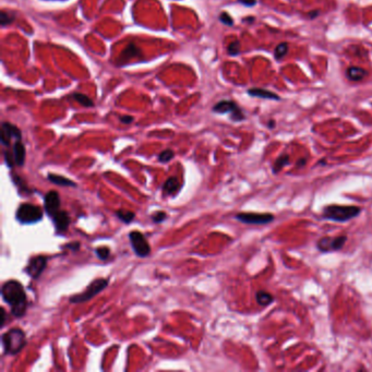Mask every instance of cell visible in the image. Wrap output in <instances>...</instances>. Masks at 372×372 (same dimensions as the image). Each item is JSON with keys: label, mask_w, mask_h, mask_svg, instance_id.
I'll return each instance as SVG.
<instances>
[{"label": "cell", "mask_w": 372, "mask_h": 372, "mask_svg": "<svg viewBox=\"0 0 372 372\" xmlns=\"http://www.w3.org/2000/svg\"><path fill=\"white\" fill-rule=\"evenodd\" d=\"M2 299L11 308V314L15 318H22L26 314L27 298L24 288L20 282L10 280L1 287Z\"/></svg>", "instance_id": "6da1fadb"}, {"label": "cell", "mask_w": 372, "mask_h": 372, "mask_svg": "<svg viewBox=\"0 0 372 372\" xmlns=\"http://www.w3.org/2000/svg\"><path fill=\"white\" fill-rule=\"evenodd\" d=\"M360 213H362V209L356 205L330 204L324 206L322 211V217L329 221L345 223L357 217Z\"/></svg>", "instance_id": "7a4b0ae2"}, {"label": "cell", "mask_w": 372, "mask_h": 372, "mask_svg": "<svg viewBox=\"0 0 372 372\" xmlns=\"http://www.w3.org/2000/svg\"><path fill=\"white\" fill-rule=\"evenodd\" d=\"M1 343L5 355H16L26 345L25 333L21 329H11L1 336Z\"/></svg>", "instance_id": "3957f363"}, {"label": "cell", "mask_w": 372, "mask_h": 372, "mask_svg": "<svg viewBox=\"0 0 372 372\" xmlns=\"http://www.w3.org/2000/svg\"><path fill=\"white\" fill-rule=\"evenodd\" d=\"M15 217L21 224L31 225L43 220V210L32 203H23L17 209Z\"/></svg>", "instance_id": "277c9868"}, {"label": "cell", "mask_w": 372, "mask_h": 372, "mask_svg": "<svg viewBox=\"0 0 372 372\" xmlns=\"http://www.w3.org/2000/svg\"><path fill=\"white\" fill-rule=\"evenodd\" d=\"M108 285V280L106 279H96L94 280L88 287L85 289L83 293L73 295L70 297L69 301L71 304H83L86 301L91 300L93 297H95L100 292H103L104 289Z\"/></svg>", "instance_id": "5b68a950"}, {"label": "cell", "mask_w": 372, "mask_h": 372, "mask_svg": "<svg viewBox=\"0 0 372 372\" xmlns=\"http://www.w3.org/2000/svg\"><path fill=\"white\" fill-rule=\"evenodd\" d=\"M213 111L217 114H230L233 121H241L245 119V114L239 106L233 100H221L214 105Z\"/></svg>", "instance_id": "8992f818"}, {"label": "cell", "mask_w": 372, "mask_h": 372, "mask_svg": "<svg viewBox=\"0 0 372 372\" xmlns=\"http://www.w3.org/2000/svg\"><path fill=\"white\" fill-rule=\"evenodd\" d=\"M236 220L249 225H267L275 220L272 213H255V212H241L236 215Z\"/></svg>", "instance_id": "52a82bcc"}, {"label": "cell", "mask_w": 372, "mask_h": 372, "mask_svg": "<svg viewBox=\"0 0 372 372\" xmlns=\"http://www.w3.org/2000/svg\"><path fill=\"white\" fill-rule=\"evenodd\" d=\"M130 244H131L132 249L135 255L140 258H145L151 253V246L147 243L145 236L139 232V230H133L129 234Z\"/></svg>", "instance_id": "ba28073f"}, {"label": "cell", "mask_w": 372, "mask_h": 372, "mask_svg": "<svg viewBox=\"0 0 372 372\" xmlns=\"http://www.w3.org/2000/svg\"><path fill=\"white\" fill-rule=\"evenodd\" d=\"M347 241V236L345 235H340L336 237H323L318 240L317 248L318 250L323 253L327 252H333V251H339L343 248Z\"/></svg>", "instance_id": "9c48e42d"}, {"label": "cell", "mask_w": 372, "mask_h": 372, "mask_svg": "<svg viewBox=\"0 0 372 372\" xmlns=\"http://www.w3.org/2000/svg\"><path fill=\"white\" fill-rule=\"evenodd\" d=\"M47 257L44 256H36L33 257L31 260H29L26 268H25V272L27 273L28 276H31L33 280H36L44 272V270L47 265Z\"/></svg>", "instance_id": "30bf717a"}, {"label": "cell", "mask_w": 372, "mask_h": 372, "mask_svg": "<svg viewBox=\"0 0 372 372\" xmlns=\"http://www.w3.org/2000/svg\"><path fill=\"white\" fill-rule=\"evenodd\" d=\"M22 138V133L21 130L17 128L16 126L12 125L10 122H2L1 125V134H0V141H1V144L4 147H9L10 146V141L11 139H15V140H21Z\"/></svg>", "instance_id": "8fae6325"}, {"label": "cell", "mask_w": 372, "mask_h": 372, "mask_svg": "<svg viewBox=\"0 0 372 372\" xmlns=\"http://www.w3.org/2000/svg\"><path fill=\"white\" fill-rule=\"evenodd\" d=\"M60 206V197L57 191H49L46 193L44 198V209L47 215L50 217L54 216L59 211Z\"/></svg>", "instance_id": "7c38bea8"}, {"label": "cell", "mask_w": 372, "mask_h": 372, "mask_svg": "<svg viewBox=\"0 0 372 372\" xmlns=\"http://www.w3.org/2000/svg\"><path fill=\"white\" fill-rule=\"evenodd\" d=\"M51 218L58 233H64L69 228L70 217L66 211L59 210Z\"/></svg>", "instance_id": "4fadbf2b"}, {"label": "cell", "mask_w": 372, "mask_h": 372, "mask_svg": "<svg viewBox=\"0 0 372 372\" xmlns=\"http://www.w3.org/2000/svg\"><path fill=\"white\" fill-rule=\"evenodd\" d=\"M12 153L14 156L15 165H17V166H23V164L25 162V147L21 142V140H15Z\"/></svg>", "instance_id": "5bb4252c"}, {"label": "cell", "mask_w": 372, "mask_h": 372, "mask_svg": "<svg viewBox=\"0 0 372 372\" xmlns=\"http://www.w3.org/2000/svg\"><path fill=\"white\" fill-rule=\"evenodd\" d=\"M346 75H347V78L350 79L351 81L359 82V81H363L364 79L367 78V76H368V71L366 69H364V68L353 66V67H350V68L347 69Z\"/></svg>", "instance_id": "9a60e30c"}, {"label": "cell", "mask_w": 372, "mask_h": 372, "mask_svg": "<svg viewBox=\"0 0 372 372\" xmlns=\"http://www.w3.org/2000/svg\"><path fill=\"white\" fill-rule=\"evenodd\" d=\"M248 94H249V95H251V96H253V97L280 100V96L277 95V94L271 92V91H268V90H264V88H258V87L250 88V90L248 91Z\"/></svg>", "instance_id": "2e32d148"}, {"label": "cell", "mask_w": 372, "mask_h": 372, "mask_svg": "<svg viewBox=\"0 0 372 372\" xmlns=\"http://www.w3.org/2000/svg\"><path fill=\"white\" fill-rule=\"evenodd\" d=\"M180 184L176 177H169V178L164 182L163 185V192L166 196H173L177 191L179 190Z\"/></svg>", "instance_id": "e0dca14e"}, {"label": "cell", "mask_w": 372, "mask_h": 372, "mask_svg": "<svg viewBox=\"0 0 372 372\" xmlns=\"http://www.w3.org/2000/svg\"><path fill=\"white\" fill-rule=\"evenodd\" d=\"M47 178L52 184H55L57 186H61V187H75L76 184L71 179L67 178V177L61 176V175H56V174H48Z\"/></svg>", "instance_id": "ac0fdd59"}, {"label": "cell", "mask_w": 372, "mask_h": 372, "mask_svg": "<svg viewBox=\"0 0 372 372\" xmlns=\"http://www.w3.org/2000/svg\"><path fill=\"white\" fill-rule=\"evenodd\" d=\"M140 55H141L140 54V49L138 48V47L135 46L134 44H129L126 47V49L121 52V56H120L119 61H121V60L128 61V60H130V59H132L134 57H139Z\"/></svg>", "instance_id": "d6986e66"}, {"label": "cell", "mask_w": 372, "mask_h": 372, "mask_svg": "<svg viewBox=\"0 0 372 372\" xmlns=\"http://www.w3.org/2000/svg\"><path fill=\"white\" fill-rule=\"evenodd\" d=\"M256 300L258 305L262 307L270 306L274 301V297L267 291H259L256 294Z\"/></svg>", "instance_id": "ffe728a7"}, {"label": "cell", "mask_w": 372, "mask_h": 372, "mask_svg": "<svg viewBox=\"0 0 372 372\" xmlns=\"http://www.w3.org/2000/svg\"><path fill=\"white\" fill-rule=\"evenodd\" d=\"M289 163H291V157H289V155H287V154L280 155L279 157L275 159V162L273 164V167H272L273 173L274 174L280 173L283 168L288 166Z\"/></svg>", "instance_id": "44dd1931"}, {"label": "cell", "mask_w": 372, "mask_h": 372, "mask_svg": "<svg viewBox=\"0 0 372 372\" xmlns=\"http://www.w3.org/2000/svg\"><path fill=\"white\" fill-rule=\"evenodd\" d=\"M70 97L73 98L74 100H76V102L81 104L82 106H84V107H93V106H94L93 100L87 95H85V94L72 93L71 95H70Z\"/></svg>", "instance_id": "7402d4cb"}, {"label": "cell", "mask_w": 372, "mask_h": 372, "mask_svg": "<svg viewBox=\"0 0 372 372\" xmlns=\"http://www.w3.org/2000/svg\"><path fill=\"white\" fill-rule=\"evenodd\" d=\"M116 216L119 218L120 221H122L125 224L131 223L134 220L135 214L131 211H127V210H118L116 211Z\"/></svg>", "instance_id": "603a6c76"}, {"label": "cell", "mask_w": 372, "mask_h": 372, "mask_svg": "<svg viewBox=\"0 0 372 372\" xmlns=\"http://www.w3.org/2000/svg\"><path fill=\"white\" fill-rule=\"evenodd\" d=\"M14 20H15V14L13 12H10V11L8 12V11L2 10L1 13H0V25H1L2 27L11 24V23H12Z\"/></svg>", "instance_id": "cb8c5ba5"}, {"label": "cell", "mask_w": 372, "mask_h": 372, "mask_svg": "<svg viewBox=\"0 0 372 372\" xmlns=\"http://www.w3.org/2000/svg\"><path fill=\"white\" fill-rule=\"evenodd\" d=\"M288 49H289V47H288V44L287 43H281V44H279V45H277L275 47L274 57L277 59V60H281L282 58H284L287 55Z\"/></svg>", "instance_id": "d4e9b609"}, {"label": "cell", "mask_w": 372, "mask_h": 372, "mask_svg": "<svg viewBox=\"0 0 372 372\" xmlns=\"http://www.w3.org/2000/svg\"><path fill=\"white\" fill-rule=\"evenodd\" d=\"M174 156H175V153H174L173 150H170V149L164 150L163 152H161L158 154V162L159 163H168V162L172 161Z\"/></svg>", "instance_id": "484cf974"}, {"label": "cell", "mask_w": 372, "mask_h": 372, "mask_svg": "<svg viewBox=\"0 0 372 372\" xmlns=\"http://www.w3.org/2000/svg\"><path fill=\"white\" fill-rule=\"evenodd\" d=\"M227 52L230 56H236L240 52V42L239 40H234L227 47Z\"/></svg>", "instance_id": "4316f807"}, {"label": "cell", "mask_w": 372, "mask_h": 372, "mask_svg": "<svg viewBox=\"0 0 372 372\" xmlns=\"http://www.w3.org/2000/svg\"><path fill=\"white\" fill-rule=\"evenodd\" d=\"M95 253L99 260H107L110 256V250L108 247H99L95 250Z\"/></svg>", "instance_id": "83f0119b"}, {"label": "cell", "mask_w": 372, "mask_h": 372, "mask_svg": "<svg viewBox=\"0 0 372 372\" xmlns=\"http://www.w3.org/2000/svg\"><path fill=\"white\" fill-rule=\"evenodd\" d=\"M166 217H167V214L165 213V212L158 211V212H156V213H154V214L152 215V221L154 222L155 224H161L165 220H166Z\"/></svg>", "instance_id": "f1b7e54d"}, {"label": "cell", "mask_w": 372, "mask_h": 372, "mask_svg": "<svg viewBox=\"0 0 372 372\" xmlns=\"http://www.w3.org/2000/svg\"><path fill=\"white\" fill-rule=\"evenodd\" d=\"M218 19H220V21L223 23V24H225V25H227V26H232V25H234V20H233V17L230 16L227 12H222V13L220 14V17H218Z\"/></svg>", "instance_id": "f546056e"}, {"label": "cell", "mask_w": 372, "mask_h": 372, "mask_svg": "<svg viewBox=\"0 0 372 372\" xmlns=\"http://www.w3.org/2000/svg\"><path fill=\"white\" fill-rule=\"evenodd\" d=\"M4 159H5V163H7V165H8L9 167H12L13 164H15L13 153H10L8 151H4Z\"/></svg>", "instance_id": "4dcf8cb0"}, {"label": "cell", "mask_w": 372, "mask_h": 372, "mask_svg": "<svg viewBox=\"0 0 372 372\" xmlns=\"http://www.w3.org/2000/svg\"><path fill=\"white\" fill-rule=\"evenodd\" d=\"M119 119H120V121H121L122 123H125V125H129V123H131V122L134 120V118H133L132 116L125 115V116H121V117L119 118Z\"/></svg>", "instance_id": "1f68e13d"}, {"label": "cell", "mask_w": 372, "mask_h": 372, "mask_svg": "<svg viewBox=\"0 0 372 372\" xmlns=\"http://www.w3.org/2000/svg\"><path fill=\"white\" fill-rule=\"evenodd\" d=\"M80 243H78V241H75V243H72V244H68V245H66V246H64V248H67V249H69V250H72V251H76V250H79V248H80Z\"/></svg>", "instance_id": "d6a6232c"}, {"label": "cell", "mask_w": 372, "mask_h": 372, "mask_svg": "<svg viewBox=\"0 0 372 372\" xmlns=\"http://www.w3.org/2000/svg\"><path fill=\"white\" fill-rule=\"evenodd\" d=\"M0 328H3L5 322H7V312L3 308H1V318H0Z\"/></svg>", "instance_id": "836d02e7"}, {"label": "cell", "mask_w": 372, "mask_h": 372, "mask_svg": "<svg viewBox=\"0 0 372 372\" xmlns=\"http://www.w3.org/2000/svg\"><path fill=\"white\" fill-rule=\"evenodd\" d=\"M238 2L247 5V7H252L257 3V0H238Z\"/></svg>", "instance_id": "e575fe53"}, {"label": "cell", "mask_w": 372, "mask_h": 372, "mask_svg": "<svg viewBox=\"0 0 372 372\" xmlns=\"http://www.w3.org/2000/svg\"><path fill=\"white\" fill-rule=\"evenodd\" d=\"M307 163V158H299L297 161V167H304Z\"/></svg>", "instance_id": "d590c367"}, {"label": "cell", "mask_w": 372, "mask_h": 372, "mask_svg": "<svg viewBox=\"0 0 372 372\" xmlns=\"http://www.w3.org/2000/svg\"><path fill=\"white\" fill-rule=\"evenodd\" d=\"M268 126H269L270 128H274V126H275V121H274V120H270L269 123H268Z\"/></svg>", "instance_id": "8d00e7d4"}, {"label": "cell", "mask_w": 372, "mask_h": 372, "mask_svg": "<svg viewBox=\"0 0 372 372\" xmlns=\"http://www.w3.org/2000/svg\"><path fill=\"white\" fill-rule=\"evenodd\" d=\"M318 14H319L318 11H315V12H312V13L310 14V17H311V19H314V17H315L316 15H318Z\"/></svg>", "instance_id": "74e56055"}]
</instances>
